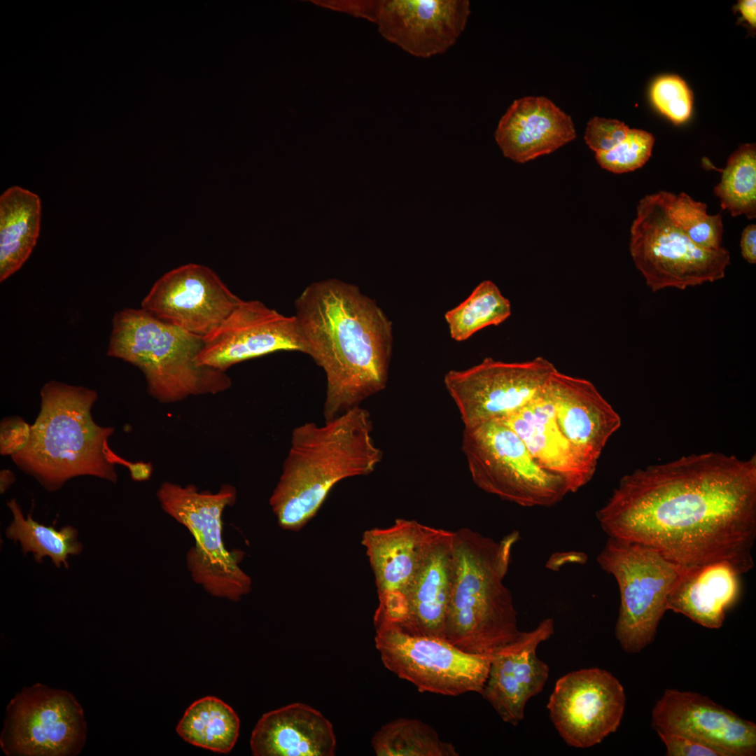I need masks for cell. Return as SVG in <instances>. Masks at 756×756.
Instances as JSON below:
<instances>
[{
    "label": "cell",
    "instance_id": "cell-29",
    "mask_svg": "<svg viewBox=\"0 0 756 756\" xmlns=\"http://www.w3.org/2000/svg\"><path fill=\"white\" fill-rule=\"evenodd\" d=\"M7 505L11 511L13 520L6 530V537L18 542L24 554L33 553L36 562L40 563L48 556L56 567L60 568L63 564L67 568L69 556L82 552L83 545L78 540L76 528L66 526L57 530L54 526H45L35 521L31 512L25 518L14 498L8 501Z\"/></svg>",
    "mask_w": 756,
    "mask_h": 756
},
{
    "label": "cell",
    "instance_id": "cell-32",
    "mask_svg": "<svg viewBox=\"0 0 756 756\" xmlns=\"http://www.w3.org/2000/svg\"><path fill=\"white\" fill-rule=\"evenodd\" d=\"M722 209L732 216H756V148L741 145L730 155L720 183L714 188Z\"/></svg>",
    "mask_w": 756,
    "mask_h": 756
},
{
    "label": "cell",
    "instance_id": "cell-20",
    "mask_svg": "<svg viewBox=\"0 0 756 756\" xmlns=\"http://www.w3.org/2000/svg\"><path fill=\"white\" fill-rule=\"evenodd\" d=\"M554 632V620L544 619L492 655L480 694L503 722L517 725L524 718L528 701L542 691L550 668L538 657L536 650Z\"/></svg>",
    "mask_w": 756,
    "mask_h": 756
},
{
    "label": "cell",
    "instance_id": "cell-27",
    "mask_svg": "<svg viewBox=\"0 0 756 756\" xmlns=\"http://www.w3.org/2000/svg\"><path fill=\"white\" fill-rule=\"evenodd\" d=\"M39 197L13 186L0 197V281L16 272L31 255L39 235Z\"/></svg>",
    "mask_w": 756,
    "mask_h": 756
},
{
    "label": "cell",
    "instance_id": "cell-14",
    "mask_svg": "<svg viewBox=\"0 0 756 756\" xmlns=\"http://www.w3.org/2000/svg\"><path fill=\"white\" fill-rule=\"evenodd\" d=\"M625 704L624 690L619 680L606 670L589 668L559 678L547 708L566 743L587 748L617 729Z\"/></svg>",
    "mask_w": 756,
    "mask_h": 756
},
{
    "label": "cell",
    "instance_id": "cell-10",
    "mask_svg": "<svg viewBox=\"0 0 756 756\" xmlns=\"http://www.w3.org/2000/svg\"><path fill=\"white\" fill-rule=\"evenodd\" d=\"M461 449L473 482L503 500L523 507H551L570 493L564 481L542 468L501 421L464 427Z\"/></svg>",
    "mask_w": 756,
    "mask_h": 756
},
{
    "label": "cell",
    "instance_id": "cell-1",
    "mask_svg": "<svg viewBox=\"0 0 756 756\" xmlns=\"http://www.w3.org/2000/svg\"><path fill=\"white\" fill-rule=\"evenodd\" d=\"M596 518L610 538L636 542L691 567L754 566L756 456L692 454L622 477Z\"/></svg>",
    "mask_w": 756,
    "mask_h": 756
},
{
    "label": "cell",
    "instance_id": "cell-23",
    "mask_svg": "<svg viewBox=\"0 0 756 756\" xmlns=\"http://www.w3.org/2000/svg\"><path fill=\"white\" fill-rule=\"evenodd\" d=\"M495 139L506 158L524 163L554 152L576 137L571 117L545 97L514 100L501 117Z\"/></svg>",
    "mask_w": 756,
    "mask_h": 756
},
{
    "label": "cell",
    "instance_id": "cell-9",
    "mask_svg": "<svg viewBox=\"0 0 756 756\" xmlns=\"http://www.w3.org/2000/svg\"><path fill=\"white\" fill-rule=\"evenodd\" d=\"M596 561L620 590L615 637L625 652L638 653L653 642L668 594L685 566L649 547L610 537Z\"/></svg>",
    "mask_w": 756,
    "mask_h": 756
},
{
    "label": "cell",
    "instance_id": "cell-33",
    "mask_svg": "<svg viewBox=\"0 0 756 756\" xmlns=\"http://www.w3.org/2000/svg\"><path fill=\"white\" fill-rule=\"evenodd\" d=\"M666 205L672 221L697 246L708 250L722 248L723 225L720 214H707L706 204L685 192L665 191Z\"/></svg>",
    "mask_w": 756,
    "mask_h": 756
},
{
    "label": "cell",
    "instance_id": "cell-39",
    "mask_svg": "<svg viewBox=\"0 0 756 756\" xmlns=\"http://www.w3.org/2000/svg\"><path fill=\"white\" fill-rule=\"evenodd\" d=\"M741 252L743 258L749 263L756 262V225L750 224L746 226L741 238Z\"/></svg>",
    "mask_w": 756,
    "mask_h": 756
},
{
    "label": "cell",
    "instance_id": "cell-13",
    "mask_svg": "<svg viewBox=\"0 0 756 756\" xmlns=\"http://www.w3.org/2000/svg\"><path fill=\"white\" fill-rule=\"evenodd\" d=\"M556 370L541 356L514 363L488 357L470 368L449 370L444 384L464 427H470L516 412L545 388Z\"/></svg>",
    "mask_w": 756,
    "mask_h": 756
},
{
    "label": "cell",
    "instance_id": "cell-25",
    "mask_svg": "<svg viewBox=\"0 0 756 756\" xmlns=\"http://www.w3.org/2000/svg\"><path fill=\"white\" fill-rule=\"evenodd\" d=\"M250 746L255 756H332L336 738L321 713L293 703L265 713L252 732Z\"/></svg>",
    "mask_w": 756,
    "mask_h": 756
},
{
    "label": "cell",
    "instance_id": "cell-38",
    "mask_svg": "<svg viewBox=\"0 0 756 756\" xmlns=\"http://www.w3.org/2000/svg\"><path fill=\"white\" fill-rule=\"evenodd\" d=\"M31 435V425L19 416L6 417L0 424V454L10 456L23 450Z\"/></svg>",
    "mask_w": 756,
    "mask_h": 756
},
{
    "label": "cell",
    "instance_id": "cell-28",
    "mask_svg": "<svg viewBox=\"0 0 756 756\" xmlns=\"http://www.w3.org/2000/svg\"><path fill=\"white\" fill-rule=\"evenodd\" d=\"M239 719L222 700L205 696L193 702L176 726L186 742L219 753H228L239 736Z\"/></svg>",
    "mask_w": 756,
    "mask_h": 756
},
{
    "label": "cell",
    "instance_id": "cell-2",
    "mask_svg": "<svg viewBox=\"0 0 756 756\" xmlns=\"http://www.w3.org/2000/svg\"><path fill=\"white\" fill-rule=\"evenodd\" d=\"M294 307L303 353L326 374L325 421L386 388L393 323L374 299L354 284L328 279L307 286Z\"/></svg>",
    "mask_w": 756,
    "mask_h": 756
},
{
    "label": "cell",
    "instance_id": "cell-19",
    "mask_svg": "<svg viewBox=\"0 0 756 756\" xmlns=\"http://www.w3.org/2000/svg\"><path fill=\"white\" fill-rule=\"evenodd\" d=\"M657 732L683 735L726 751L756 753V725L699 693L666 689L652 711Z\"/></svg>",
    "mask_w": 756,
    "mask_h": 756
},
{
    "label": "cell",
    "instance_id": "cell-41",
    "mask_svg": "<svg viewBox=\"0 0 756 756\" xmlns=\"http://www.w3.org/2000/svg\"><path fill=\"white\" fill-rule=\"evenodd\" d=\"M738 9L742 14L743 18L751 26L755 27L756 24V1L755 0L740 1L738 4Z\"/></svg>",
    "mask_w": 756,
    "mask_h": 756
},
{
    "label": "cell",
    "instance_id": "cell-35",
    "mask_svg": "<svg viewBox=\"0 0 756 756\" xmlns=\"http://www.w3.org/2000/svg\"><path fill=\"white\" fill-rule=\"evenodd\" d=\"M650 94L654 105L673 122L682 123L690 116L692 95L680 77H659L653 83Z\"/></svg>",
    "mask_w": 756,
    "mask_h": 756
},
{
    "label": "cell",
    "instance_id": "cell-7",
    "mask_svg": "<svg viewBox=\"0 0 756 756\" xmlns=\"http://www.w3.org/2000/svg\"><path fill=\"white\" fill-rule=\"evenodd\" d=\"M156 495L162 509L195 540L186 554L193 581L211 596L232 601L248 594L252 580L239 566L244 553L228 550L223 538V513L235 503V488L223 484L212 493L200 491L194 485L164 482Z\"/></svg>",
    "mask_w": 756,
    "mask_h": 756
},
{
    "label": "cell",
    "instance_id": "cell-6",
    "mask_svg": "<svg viewBox=\"0 0 756 756\" xmlns=\"http://www.w3.org/2000/svg\"><path fill=\"white\" fill-rule=\"evenodd\" d=\"M204 339L169 324L142 308H124L112 318L106 354L138 368L148 393L169 403L229 388L226 372L200 365Z\"/></svg>",
    "mask_w": 756,
    "mask_h": 756
},
{
    "label": "cell",
    "instance_id": "cell-37",
    "mask_svg": "<svg viewBox=\"0 0 756 756\" xmlns=\"http://www.w3.org/2000/svg\"><path fill=\"white\" fill-rule=\"evenodd\" d=\"M668 756H729L724 750L696 739L673 733L657 732Z\"/></svg>",
    "mask_w": 756,
    "mask_h": 756
},
{
    "label": "cell",
    "instance_id": "cell-5",
    "mask_svg": "<svg viewBox=\"0 0 756 756\" xmlns=\"http://www.w3.org/2000/svg\"><path fill=\"white\" fill-rule=\"evenodd\" d=\"M519 540L517 531L499 540L469 528L454 531L455 576L444 637L459 650L492 657L521 634L504 583Z\"/></svg>",
    "mask_w": 756,
    "mask_h": 756
},
{
    "label": "cell",
    "instance_id": "cell-40",
    "mask_svg": "<svg viewBox=\"0 0 756 756\" xmlns=\"http://www.w3.org/2000/svg\"><path fill=\"white\" fill-rule=\"evenodd\" d=\"M131 478L137 482L148 480L152 474L153 467L150 463L142 461L133 462L128 470Z\"/></svg>",
    "mask_w": 756,
    "mask_h": 756
},
{
    "label": "cell",
    "instance_id": "cell-42",
    "mask_svg": "<svg viewBox=\"0 0 756 756\" xmlns=\"http://www.w3.org/2000/svg\"><path fill=\"white\" fill-rule=\"evenodd\" d=\"M15 481V475L10 470H1L0 472V490L4 493Z\"/></svg>",
    "mask_w": 756,
    "mask_h": 756
},
{
    "label": "cell",
    "instance_id": "cell-36",
    "mask_svg": "<svg viewBox=\"0 0 756 756\" xmlns=\"http://www.w3.org/2000/svg\"><path fill=\"white\" fill-rule=\"evenodd\" d=\"M629 127L618 120L594 117L587 125L584 140L596 154L608 152L622 142Z\"/></svg>",
    "mask_w": 756,
    "mask_h": 756
},
{
    "label": "cell",
    "instance_id": "cell-24",
    "mask_svg": "<svg viewBox=\"0 0 756 756\" xmlns=\"http://www.w3.org/2000/svg\"><path fill=\"white\" fill-rule=\"evenodd\" d=\"M454 531L445 530L425 558L407 596L398 626L414 636L444 638L455 576Z\"/></svg>",
    "mask_w": 756,
    "mask_h": 756
},
{
    "label": "cell",
    "instance_id": "cell-3",
    "mask_svg": "<svg viewBox=\"0 0 756 756\" xmlns=\"http://www.w3.org/2000/svg\"><path fill=\"white\" fill-rule=\"evenodd\" d=\"M372 432L370 413L360 406L323 425L308 422L293 429L281 474L270 498L282 528L301 529L337 483L374 470L383 454Z\"/></svg>",
    "mask_w": 756,
    "mask_h": 756
},
{
    "label": "cell",
    "instance_id": "cell-21",
    "mask_svg": "<svg viewBox=\"0 0 756 756\" xmlns=\"http://www.w3.org/2000/svg\"><path fill=\"white\" fill-rule=\"evenodd\" d=\"M547 388L562 433L580 458L596 468L608 441L621 426L620 416L587 379L557 370Z\"/></svg>",
    "mask_w": 756,
    "mask_h": 756
},
{
    "label": "cell",
    "instance_id": "cell-22",
    "mask_svg": "<svg viewBox=\"0 0 756 756\" xmlns=\"http://www.w3.org/2000/svg\"><path fill=\"white\" fill-rule=\"evenodd\" d=\"M547 384L525 406L499 421L519 436L542 468L561 478L569 492L575 493L592 479L596 468L580 458L560 430Z\"/></svg>",
    "mask_w": 756,
    "mask_h": 756
},
{
    "label": "cell",
    "instance_id": "cell-34",
    "mask_svg": "<svg viewBox=\"0 0 756 756\" xmlns=\"http://www.w3.org/2000/svg\"><path fill=\"white\" fill-rule=\"evenodd\" d=\"M653 136L644 130L629 129L626 138L610 150L596 154L599 165L611 172L621 174L643 167L650 158Z\"/></svg>",
    "mask_w": 756,
    "mask_h": 756
},
{
    "label": "cell",
    "instance_id": "cell-4",
    "mask_svg": "<svg viewBox=\"0 0 756 756\" xmlns=\"http://www.w3.org/2000/svg\"><path fill=\"white\" fill-rule=\"evenodd\" d=\"M40 396L29 441L10 456L18 468L50 492L78 476L115 483V465L130 469L133 462L110 448L114 428L101 426L93 419L92 408L98 399L94 390L51 380L43 386Z\"/></svg>",
    "mask_w": 756,
    "mask_h": 756
},
{
    "label": "cell",
    "instance_id": "cell-17",
    "mask_svg": "<svg viewBox=\"0 0 756 756\" xmlns=\"http://www.w3.org/2000/svg\"><path fill=\"white\" fill-rule=\"evenodd\" d=\"M280 351L304 352L296 318L262 302L243 300L211 335L197 358L223 372L240 362Z\"/></svg>",
    "mask_w": 756,
    "mask_h": 756
},
{
    "label": "cell",
    "instance_id": "cell-31",
    "mask_svg": "<svg viewBox=\"0 0 756 756\" xmlns=\"http://www.w3.org/2000/svg\"><path fill=\"white\" fill-rule=\"evenodd\" d=\"M510 300L490 280L480 282L460 304L444 314L451 339L462 342L489 326H497L511 315Z\"/></svg>",
    "mask_w": 756,
    "mask_h": 756
},
{
    "label": "cell",
    "instance_id": "cell-16",
    "mask_svg": "<svg viewBox=\"0 0 756 756\" xmlns=\"http://www.w3.org/2000/svg\"><path fill=\"white\" fill-rule=\"evenodd\" d=\"M241 301L211 268L190 263L158 279L143 299L141 308L204 339Z\"/></svg>",
    "mask_w": 756,
    "mask_h": 756
},
{
    "label": "cell",
    "instance_id": "cell-26",
    "mask_svg": "<svg viewBox=\"0 0 756 756\" xmlns=\"http://www.w3.org/2000/svg\"><path fill=\"white\" fill-rule=\"evenodd\" d=\"M740 575L727 561L685 566L671 589L666 609L708 629H719L737 599Z\"/></svg>",
    "mask_w": 756,
    "mask_h": 756
},
{
    "label": "cell",
    "instance_id": "cell-15",
    "mask_svg": "<svg viewBox=\"0 0 756 756\" xmlns=\"http://www.w3.org/2000/svg\"><path fill=\"white\" fill-rule=\"evenodd\" d=\"M445 530L414 519H398L387 528H373L363 533L377 589L379 606L374 626L398 625L405 614L409 591L430 550Z\"/></svg>",
    "mask_w": 756,
    "mask_h": 756
},
{
    "label": "cell",
    "instance_id": "cell-12",
    "mask_svg": "<svg viewBox=\"0 0 756 756\" xmlns=\"http://www.w3.org/2000/svg\"><path fill=\"white\" fill-rule=\"evenodd\" d=\"M86 731L83 709L71 693L37 683L8 704L0 746L9 756L76 755Z\"/></svg>",
    "mask_w": 756,
    "mask_h": 756
},
{
    "label": "cell",
    "instance_id": "cell-11",
    "mask_svg": "<svg viewBox=\"0 0 756 756\" xmlns=\"http://www.w3.org/2000/svg\"><path fill=\"white\" fill-rule=\"evenodd\" d=\"M375 628V646L384 666L420 692L481 693L491 657L465 652L444 638L411 635L392 624Z\"/></svg>",
    "mask_w": 756,
    "mask_h": 756
},
{
    "label": "cell",
    "instance_id": "cell-30",
    "mask_svg": "<svg viewBox=\"0 0 756 756\" xmlns=\"http://www.w3.org/2000/svg\"><path fill=\"white\" fill-rule=\"evenodd\" d=\"M377 756H458L455 746L441 739L424 722L398 718L380 727L372 739Z\"/></svg>",
    "mask_w": 756,
    "mask_h": 756
},
{
    "label": "cell",
    "instance_id": "cell-8",
    "mask_svg": "<svg viewBox=\"0 0 756 756\" xmlns=\"http://www.w3.org/2000/svg\"><path fill=\"white\" fill-rule=\"evenodd\" d=\"M636 210L629 251L652 291L685 290L724 276L730 264L728 250H708L695 244L669 217L665 191L645 195Z\"/></svg>",
    "mask_w": 756,
    "mask_h": 756
},
{
    "label": "cell",
    "instance_id": "cell-18",
    "mask_svg": "<svg viewBox=\"0 0 756 756\" xmlns=\"http://www.w3.org/2000/svg\"><path fill=\"white\" fill-rule=\"evenodd\" d=\"M468 0H396L366 4L364 15L381 33L408 53L422 58L444 52L464 31Z\"/></svg>",
    "mask_w": 756,
    "mask_h": 756
}]
</instances>
